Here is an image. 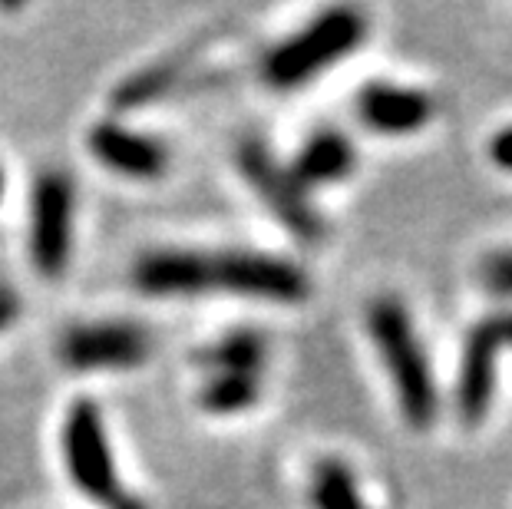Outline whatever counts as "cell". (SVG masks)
Here are the masks:
<instances>
[{"label": "cell", "mask_w": 512, "mask_h": 509, "mask_svg": "<svg viewBox=\"0 0 512 509\" xmlns=\"http://www.w3.org/2000/svg\"><path fill=\"white\" fill-rule=\"evenodd\" d=\"M4 186H7V179H4V169H0V199H4Z\"/></svg>", "instance_id": "obj_20"}, {"label": "cell", "mask_w": 512, "mask_h": 509, "mask_svg": "<svg viewBox=\"0 0 512 509\" xmlns=\"http://www.w3.org/2000/svg\"><path fill=\"white\" fill-rule=\"evenodd\" d=\"M367 37V20L354 7H331L314 17L308 27L298 30L291 40L275 47L265 57V83L275 90H298L318 73L344 60L357 43Z\"/></svg>", "instance_id": "obj_4"}, {"label": "cell", "mask_w": 512, "mask_h": 509, "mask_svg": "<svg viewBox=\"0 0 512 509\" xmlns=\"http://www.w3.org/2000/svg\"><path fill=\"white\" fill-rule=\"evenodd\" d=\"M20 298H17V291L10 288V285H0V331H7L10 324H14L20 318Z\"/></svg>", "instance_id": "obj_18"}, {"label": "cell", "mask_w": 512, "mask_h": 509, "mask_svg": "<svg viewBox=\"0 0 512 509\" xmlns=\"http://www.w3.org/2000/svg\"><path fill=\"white\" fill-rule=\"evenodd\" d=\"M76 192L67 172L47 169L34 182L30 196V258L37 275L60 278L70 265Z\"/></svg>", "instance_id": "obj_6"}, {"label": "cell", "mask_w": 512, "mask_h": 509, "mask_svg": "<svg viewBox=\"0 0 512 509\" xmlns=\"http://www.w3.org/2000/svg\"><path fill=\"white\" fill-rule=\"evenodd\" d=\"M489 159H493L499 169L512 172V126H506L503 133L493 136V143H489Z\"/></svg>", "instance_id": "obj_17"}, {"label": "cell", "mask_w": 512, "mask_h": 509, "mask_svg": "<svg viewBox=\"0 0 512 509\" xmlns=\"http://www.w3.org/2000/svg\"><path fill=\"white\" fill-rule=\"evenodd\" d=\"M367 328L380 357L387 364L390 381L397 387L400 410L413 430H427L437 420V384H433L427 351L410 324L407 308L397 298H374L367 308Z\"/></svg>", "instance_id": "obj_2"}, {"label": "cell", "mask_w": 512, "mask_h": 509, "mask_svg": "<svg viewBox=\"0 0 512 509\" xmlns=\"http://www.w3.org/2000/svg\"><path fill=\"white\" fill-rule=\"evenodd\" d=\"M503 338H499L496 318L489 314L473 331L466 334L460 377H456V407H460L463 424H479L486 417L489 404H493L496 391V361L503 354Z\"/></svg>", "instance_id": "obj_8"}, {"label": "cell", "mask_w": 512, "mask_h": 509, "mask_svg": "<svg viewBox=\"0 0 512 509\" xmlns=\"http://www.w3.org/2000/svg\"><path fill=\"white\" fill-rule=\"evenodd\" d=\"M261 397L258 374H212L199 391V407L215 417L242 414Z\"/></svg>", "instance_id": "obj_15"}, {"label": "cell", "mask_w": 512, "mask_h": 509, "mask_svg": "<svg viewBox=\"0 0 512 509\" xmlns=\"http://www.w3.org/2000/svg\"><path fill=\"white\" fill-rule=\"evenodd\" d=\"M265 357H268L265 334L252 328H238L199 348L195 364L212 374H258Z\"/></svg>", "instance_id": "obj_12"}, {"label": "cell", "mask_w": 512, "mask_h": 509, "mask_svg": "<svg viewBox=\"0 0 512 509\" xmlns=\"http://www.w3.org/2000/svg\"><path fill=\"white\" fill-rule=\"evenodd\" d=\"M483 285L493 291V295H512V252H496L483 262Z\"/></svg>", "instance_id": "obj_16"}, {"label": "cell", "mask_w": 512, "mask_h": 509, "mask_svg": "<svg viewBox=\"0 0 512 509\" xmlns=\"http://www.w3.org/2000/svg\"><path fill=\"white\" fill-rule=\"evenodd\" d=\"M433 100L423 90L397 83H370L357 93V116L384 136H407L417 133L433 119Z\"/></svg>", "instance_id": "obj_10"}, {"label": "cell", "mask_w": 512, "mask_h": 509, "mask_svg": "<svg viewBox=\"0 0 512 509\" xmlns=\"http://www.w3.org/2000/svg\"><path fill=\"white\" fill-rule=\"evenodd\" d=\"M133 281L149 298H195L209 291L275 305H301L311 298V278L304 275V268L268 252L162 248L139 258Z\"/></svg>", "instance_id": "obj_1"}, {"label": "cell", "mask_w": 512, "mask_h": 509, "mask_svg": "<svg viewBox=\"0 0 512 509\" xmlns=\"http://www.w3.org/2000/svg\"><path fill=\"white\" fill-rule=\"evenodd\" d=\"M235 159H238V169H242L245 182L252 186L255 196L275 212V219L285 225L294 238H301L304 245H318L324 238V222H321V215L314 212L308 192L291 176V169L281 166V162L271 156V149L255 136L238 143Z\"/></svg>", "instance_id": "obj_5"}, {"label": "cell", "mask_w": 512, "mask_h": 509, "mask_svg": "<svg viewBox=\"0 0 512 509\" xmlns=\"http://www.w3.org/2000/svg\"><path fill=\"white\" fill-rule=\"evenodd\" d=\"M185 70H189V53L182 57H169L162 63H152V67L133 73L113 90V106L116 110H143V106L162 100L172 86H176Z\"/></svg>", "instance_id": "obj_13"}, {"label": "cell", "mask_w": 512, "mask_h": 509, "mask_svg": "<svg viewBox=\"0 0 512 509\" xmlns=\"http://www.w3.org/2000/svg\"><path fill=\"white\" fill-rule=\"evenodd\" d=\"M493 318H496L499 338H503V344H509V348H512V311H503V314H493Z\"/></svg>", "instance_id": "obj_19"}, {"label": "cell", "mask_w": 512, "mask_h": 509, "mask_svg": "<svg viewBox=\"0 0 512 509\" xmlns=\"http://www.w3.org/2000/svg\"><path fill=\"white\" fill-rule=\"evenodd\" d=\"M357 153L351 146V139L337 129H321L314 133L308 143L298 149V156L291 162V176L298 179V186L308 192L314 186H331V182H341L354 172Z\"/></svg>", "instance_id": "obj_11"}, {"label": "cell", "mask_w": 512, "mask_h": 509, "mask_svg": "<svg viewBox=\"0 0 512 509\" xmlns=\"http://www.w3.org/2000/svg\"><path fill=\"white\" fill-rule=\"evenodd\" d=\"M308 500L314 509H367L364 496L357 490V476L344 460L324 457L314 463Z\"/></svg>", "instance_id": "obj_14"}, {"label": "cell", "mask_w": 512, "mask_h": 509, "mask_svg": "<svg viewBox=\"0 0 512 509\" xmlns=\"http://www.w3.org/2000/svg\"><path fill=\"white\" fill-rule=\"evenodd\" d=\"M86 146H90V153L100 166L129 179H156L169 166L166 143H159L156 136L136 133V129L123 123H113V119L96 123L90 136H86Z\"/></svg>", "instance_id": "obj_9"}, {"label": "cell", "mask_w": 512, "mask_h": 509, "mask_svg": "<svg viewBox=\"0 0 512 509\" xmlns=\"http://www.w3.org/2000/svg\"><path fill=\"white\" fill-rule=\"evenodd\" d=\"M152 354V338L133 321H93L76 324L60 338V361L73 371H126Z\"/></svg>", "instance_id": "obj_7"}, {"label": "cell", "mask_w": 512, "mask_h": 509, "mask_svg": "<svg viewBox=\"0 0 512 509\" xmlns=\"http://www.w3.org/2000/svg\"><path fill=\"white\" fill-rule=\"evenodd\" d=\"M63 463H67L70 483L86 500L100 509H149L143 496L123 486L113 460L110 437H106L103 410L93 400H76L63 417Z\"/></svg>", "instance_id": "obj_3"}]
</instances>
